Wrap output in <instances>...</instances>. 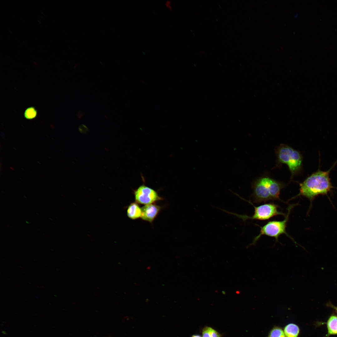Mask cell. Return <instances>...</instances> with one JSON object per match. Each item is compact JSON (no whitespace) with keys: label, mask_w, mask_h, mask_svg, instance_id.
<instances>
[{"label":"cell","mask_w":337,"mask_h":337,"mask_svg":"<svg viewBox=\"0 0 337 337\" xmlns=\"http://www.w3.org/2000/svg\"><path fill=\"white\" fill-rule=\"evenodd\" d=\"M127 216L132 220H136L141 218L142 209L138 203L135 202L130 203L127 209Z\"/></svg>","instance_id":"8"},{"label":"cell","mask_w":337,"mask_h":337,"mask_svg":"<svg viewBox=\"0 0 337 337\" xmlns=\"http://www.w3.org/2000/svg\"><path fill=\"white\" fill-rule=\"evenodd\" d=\"M192 337H201L199 335H193Z\"/></svg>","instance_id":"16"},{"label":"cell","mask_w":337,"mask_h":337,"mask_svg":"<svg viewBox=\"0 0 337 337\" xmlns=\"http://www.w3.org/2000/svg\"><path fill=\"white\" fill-rule=\"evenodd\" d=\"M252 186L253 192L251 198L254 203H258L270 200L282 201L280 198V193L286 184L270 177H264L255 180Z\"/></svg>","instance_id":"2"},{"label":"cell","mask_w":337,"mask_h":337,"mask_svg":"<svg viewBox=\"0 0 337 337\" xmlns=\"http://www.w3.org/2000/svg\"><path fill=\"white\" fill-rule=\"evenodd\" d=\"M268 337H286L284 331L278 327H274L270 331Z\"/></svg>","instance_id":"13"},{"label":"cell","mask_w":337,"mask_h":337,"mask_svg":"<svg viewBox=\"0 0 337 337\" xmlns=\"http://www.w3.org/2000/svg\"><path fill=\"white\" fill-rule=\"evenodd\" d=\"M326 324L327 333L325 337H329L331 335H337V315L332 314L329 318Z\"/></svg>","instance_id":"9"},{"label":"cell","mask_w":337,"mask_h":337,"mask_svg":"<svg viewBox=\"0 0 337 337\" xmlns=\"http://www.w3.org/2000/svg\"><path fill=\"white\" fill-rule=\"evenodd\" d=\"M133 191L135 201L139 204L146 205L163 199L157 191L144 184Z\"/></svg>","instance_id":"6"},{"label":"cell","mask_w":337,"mask_h":337,"mask_svg":"<svg viewBox=\"0 0 337 337\" xmlns=\"http://www.w3.org/2000/svg\"><path fill=\"white\" fill-rule=\"evenodd\" d=\"M37 111L36 108L31 106L27 108L24 113V117L27 119L31 120L35 118L37 116Z\"/></svg>","instance_id":"11"},{"label":"cell","mask_w":337,"mask_h":337,"mask_svg":"<svg viewBox=\"0 0 337 337\" xmlns=\"http://www.w3.org/2000/svg\"><path fill=\"white\" fill-rule=\"evenodd\" d=\"M283 331L286 337H298L300 329L297 325L291 323L286 325Z\"/></svg>","instance_id":"10"},{"label":"cell","mask_w":337,"mask_h":337,"mask_svg":"<svg viewBox=\"0 0 337 337\" xmlns=\"http://www.w3.org/2000/svg\"><path fill=\"white\" fill-rule=\"evenodd\" d=\"M235 194L241 199L244 200L248 202L254 207V211L253 215L252 216H249L246 215H242L229 212L225 210H222L224 212L234 215L241 219L244 222L248 219L261 221L266 220L269 219L275 216L281 215L285 216L286 215V214L278 210L279 206L274 203H265L262 205L255 206L251 201L245 199L236 193Z\"/></svg>","instance_id":"5"},{"label":"cell","mask_w":337,"mask_h":337,"mask_svg":"<svg viewBox=\"0 0 337 337\" xmlns=\"http://www.w3.org/2000/svg\"><path fill=\"white\" fill-rule=\"evenodd\" d=\"M276 153L278 164L287 165L291 173V180L301 168L302 157L301 153L290 146L280 144L276 148Z\"/></svg>","instance_id":"4"},{"label":"cell","mask_w":337,"mask_h":337,"mask_svg":"<svg viewBox=\"0 0 337 337\" xmlns=\"http://www.w3.org/2000/svg\"><path fill=\"white\" fill-rule=\"evenodd\" d=\"M161 208V206L155 203L144 205L141 208V218L151 223L157 217Z\"/></svg>","instance_id":"7"},{"label":"cell","mask_w":337,"mask_h":337,"mask_svg":"<svg viewBox=\"0 0 337 337\" xmlns=\"http://www.w3.org/2000/svg\"><path fill=\"white\" fill-rule=\"evenodd\" d=\"M165 5L168 9L170 10L172 9V3L170 0L166 1L165 2Z\"/></svg>","instance_id":"15"},{"label":"cell","mask_w":337,"mask_h":337,"mask_svg":"<svg viewBox=\"0 0 337 337\" xmlns=\"http://www.w3.org/2000/svg\"><path fill=\"white\" fill-rule=\"evenodd\" d=\"M297 205V204H294L289 205L287 208V213L283 220L269 221L261 226L257 225L260 228V233L254 237L252 242L247 247L255 245L260 238L263 235L274 237L276 242H278L279 237L283 234L290 238L296 245H299L286 231L287 223L289 220L290 213L293 207Z\"/></svg>","instance_id":"3"},{"label":"cell","mask_w":337,"mask_h":337,"mask_svg":"<svg viewBox=\"0 0 337 337\" xmlns=\"http://www.w3.org/2000/svg\"><path fill=\"white\" fill-rule=\"evenodd\" d=\"M203 337H220L219 334L211 327H204L202 332Z\"/></svg>","instance_id":"12"},{"label":"cell","mask_w":337,"mask_h":337,"mask_svg":"<svg viewBox=\"0 0 337 337\" xmlns=\"http://www.w3.org/2000/svg\"><path fill=\"white\" fill-rule=\"evenodd\" d=\"M332 168L326 171L318 170L300 183L299 193L290 200L299 196L306 197L310 201L320 195H327L334 188L330 182L329 173Z\"/></svg>","instance_id":"1"},{"label":"cell","mask_w":337,"mask_h":337,"mask_svg":"<svg viewBox=\"0 0 337 337\" xmlns=\"http://www.w3.org/2000/svg\"><path fill=\"white\" fill-rule=\"evenodd\" d=\"M327 307L332 308L337 314V306L334 305L330 302H329L326 304Z\"/></svg>","instance_id":"14"}]
</instances>
